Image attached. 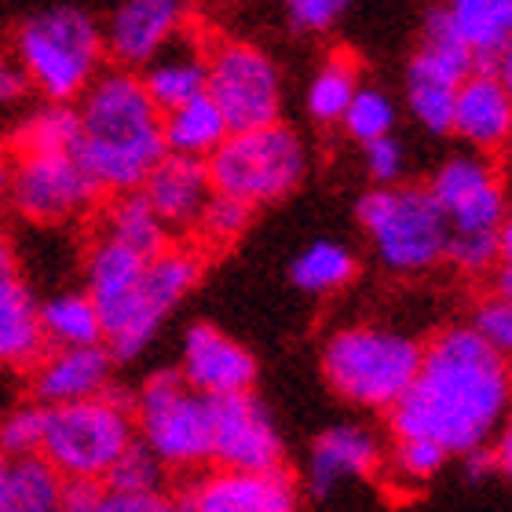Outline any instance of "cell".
Returning a JSON list of instances; mask_svg holds the SVG:
<instances>
[{
    "mask_svg": "<svg viewBox=\"0 0 512 512\" xmlns=\"http://www.w3.org/2000/svg\"><path fill=\"white\" fill-rule=\"evenodd\" d=\"M183 381L202 395H235L253 392L256 363L253 355L227 333H220L209 322H198L187 330L183 341Z\"/></svg>",
    "mask_w": 512,
    "mask_h": 512,
    "instance_id": "16",
    "label": "cell"
},
{
    "mask_svg": "<svg viewBox=\"0 0 512 512\" xmlns=\"http://www.w3.org/2000/svg\"><path fill=\"white\" fill-rule=\"evenodd\" d=\"M147 256L132 253L128 246L114 238H99L96 249L88 253L85 278H88V300L96 304L99 326H103V341L114 344L125 333L132 308H136V289L143 275Z\"/></svg>",
    "mask_w": 512,
    "mask_h": 512,
    "instance_id": "15",
    "label": "cell"
},
{
    "mask_svg": "<svg viewBox=\"0 0 512 512\" xmlns=\"http://www.w3.org/2000/svg\"><path fill=\"white\" fill-rule=\"evenodd\" d=\"M8 187H11V161L0 154V198H8Z\"/></svg>",
    "mask_w": 512,
    "mask_h": 512,
    "instance_id": "49",
    "label": "cell"
},
{
    "mask_svg": "<svg viewBox=\"0 0 512 512\" xmlns=\"http://www.w3.org/2000/svg\"><path fill=\"white\" fill-rule=\"evenodd\" d=\"M183 26V0H118L110 11L103 48L121 66H143Z\"/></svg>",
    "mask_w": 512,
    "mask_h": 512,
    "instance_id": "17",
    "label": "cell"
},
{
    "mask_svg": "<svg viewBox=\"0 0 512 512\" xmlns=\"http://www.w3.org/2000/svg\"><path fill=\"white\" fill-rule=\"evenodd\" d=\"M454 96H458V85H454V81L410 66V77H406V103H410V114H414L428 132H436V136H447L450 132V121H454Z\"/></svg>",
    "mask_w": 512,
    "mask_h": 512,
    "instance_id": "31",
    "label": "cell"
},
{
    "mask_svg": "<svg viewBox=\"0 0 512 512\" xmlns=\"http://www.w3.org/2000/svg\"><path fill=\"white\" fill-rule=\"evenodd\" d=\"M355 88H359L355 66L348 63V59H330V63L315 74V81H311V88H308L311 118L341 121L344 107H348V99L355 96Z\"/></svg>",
    "mask_w": 512,
    "mask_h": 512,
    "instance_id": "36",
    "label": "cell"
},
{
    "mask_svg": "<svg viewBox=\"0 0 512 512\" xmlns=\"http://www.w3.org/2000/svg\"><path fill=\"white\" fill-rule=\"evenodd\" d=\"M359 224L374 238L384 267L399 275H417L443 260L450 227L428 191L417 187H377L359 198Z\"/></svg>",
    "mask_w": 512,
    "mask_h": 512,
    "instance_id": "7",
    "label": "cell"
},
{
    "mask_svg": "<svg viewBox=\"0 0 512 512\" xmlns=\"http://www.w3.org/2000/svg\"><path fill=\"white\" fill-rule=\"evenodd\" d=\"M8 198L26 220L63 224L96 205L99 187L74 150H37L22 154L19 165H11Z\"/></svg>",
    "mask_w": 512,
    "mask_h": 512,
    "instance_id": "10",
    "label": "cell"
},
{
    "mask_svg": "<svg viewBox=\"0 0 512 512\" xmlns=\"http://www.w3.org/2000/svg\"><path fill=\"white\" fill-rule=\"evenodd\" d=\"M103 238H114L139 256H154L169 246V227L154 216V209L136 187V191H121L114 198V205L107 209V220H103Z\"/></svg>",
    "mask_w": 512,
    "mask_h": 512,
    "instance_id": "28",
    "label": "cell"
},
{
    "mask_svg": "<svg viewBox=\"0 0 512 512\" xmlns=\"http://www.w3.org/2000/svg\"><path fill=\"white\" fill-rule=\"evenodd\" d=\"M355 278V256L337 242H315L293 260V282L308 293H333Z\"/></svg>",
    "mask_w": 512,
    "mask_h": 512,
    "instance_id": "30",
    "label": "cell"
},
{
    "mask_svg": "<svg viewBox=\"0 0 512 512\" xmlns=\"http://www.w3.org/2000/svg\"><path fill=\"white\" fill-rule=\"evenodd\" d=\"M447 461V450L432 443V439H395V454H392V469L403 476L406 483H421L428 480L432 472H439V465Z\"/></svg>",
    "mask_w": 512,
    "mask_h": 512,
    "instance_id": "38",
    "label": "cell"
},
{
    "mask_svg": "<svg viewBox=\"0 0 512 512\" xmlns=\"http://www.w3.org/2000/svg\"><path fill=\"white\" fill-rule=\"evenodd\" d=\"M139 194L147 198L161 224L169 231H191L202 205L213 194V180L205 169V158H187L165 150L158 165L147 172V180L139 183Z\"/></svg>",
    "mask_w": 512,
    "mask_h": 512,
    "instance_id": "18",
    "label": "cell"
},
{
    "mask_svg": "<svg viewBox=\"0 0 512 512\" xmlns=\"http://www.w3.org/2000/svg\"><path fill=\"white\" fill-rule=\"evenodd\" d=\"M44 432V410L19 406L0 421V454H37Z\"/></svg>",
    "mask_w": 512,
    "mask_h": 512,
    "instance_id": "39",
    "label": "cell"
},
{
    "mask_svg": "<svg viewBox=\"0 0 512 512\" xmlns=\"http://www.w3.org/2000/svg\"><path fill=\"white\" fill-rule=\"evenodd\" d=\"M103 498V483L99 480H63L55 512H96Z\"/></svg>",
    "mask_w": 512,
    "mask_h": 512,
    "instance_id": "44",
    "label": "cell"
},
{
    "mask_svg": "<svg viewBox=\"0 0 512 512\" xmlns=\"http://www.w3.org/2000/svg\"><path fill=\"white\" fill-rule=\"evenodd\" d=\"M381 465V447L363 425H337L322 432L311 447L308 487L311 494L333 491L348 476H370Z\"/></svg>",
    "mask_w": 512,
    "mask_h": 512,
    "instance_id": "22",
    "label": "cell"
},
{
    "mask_svg": "<svg viewBox=\"0 0 512 512\" xmlns=\"http://www.w3.org/2000/svg\"><path fill=\"white\" fill-rule=\"evenodd\" d=\"M410 66H417V70H428V74H443L447 81L461 85V81L476 70V55H472L469 41L458 33V26L450 22L447 11L439 8L425 19L421 48H417L414 63H410Z\"/></svg>",
    "mask_w": 512,
    "mask_h": 512,
    "instance_id": "27",
    "label": "cell"
},
{
    "mask_svg": "<svg viewBox=\"0 0 512 512\" xmlns=\"http://www.w3.org/2000/svg\"><path fill=\"white\" fill-rule=\"evenodd\" d=\"M198 278H202V256L194 253V249L165 246L161 253L147 256L143 275H139L132 319H128L125 333H121L118 341L107 344L110 359H136L154 341V333L165 322V315L191 293Z\"/></svg>",
    "mask_w": 512,
    "mask_h": 512,
    "instance_id": "11",
    "label": "cell"
},
{
    "mask_svg": "<svg viewBox=\"0 0 512 512\" xmlns=\"http://www.w3.org/2000/svg\"><path fill=\"white\" fill-rule=\"evenodd\" d=\"M509 406V366L472 326H450L421 348L414 381L388 406L395 439H432L465 454L498 432Z\"/></svg>",
    "mask_w": 512,
    "mask_h": 512,
    "instance_id": "1",
    "label": "cell"
},
{
    "mask_svg": "<svg viewBox=\"0 0 512 512\" xmlns=\"http://www.w3.org/2000/svg\"><path fill=\"white\" fill-rule=\"evenodd\" d=\"M96 512H180V505L165 491L128 494V491H107L103 487V498H99Z\"/></svg>",
    "mask_w": 512,
    "mask_h": 512,
    "instance_id": "43",
    "label": "cell"
},
{
    "mask_svg": "<svg viewBox=\"0 0 512 512\" xmlns=\"http://www.w3.org/2000/svg\"><path fill=\"white\" fill-rule=\"evenodd\" d=\"M465 472H469L472 480H483V476L498 472V465H494V454H491V447H487V443L465 450Z\"/></svg>",
    "mask_w": 512,
    "mask_h": 512,
    "instance_id": "46",
    "label": "cell"
},
{
    "mask_svg": "<svg viewBox=\"0 0 512 512\" xmlns=\"http://www.w3.org/2000/svg\"><path fill=\"white\" fill-rule=\"evenodd\" d=\"M205 92L220 107L231 132L278 121V107H282L278 66L253 44L231 41L213 48L209 70H205Z\"/></svg>",
    "mask_w": 512,
    "mask_h": 512,
    "instance_id": "9",
    "label": "cell"
},
{
    "mask_svg": "<svg viewBox=\"0 0 512 512\" xmlns=\"http://www.w3.org/2000/svg\"><path fill=\"white\" fill-rule=\"evenodd\" d=\"M103 52V26L81 4H52L15 33V59L26 81L55 103H70L92 85Z\"/></svg>",
    "mask_w": 512,
    "mask_h": 512,
    "instance_id": "3",
    "label": "cell"
},
{
    "mask_svg": "<svg viewBox=\"0 0 512 512\" xmlns=\"http://www.w3.org/2000/svg\"><path fill=\"white\" fill-rule=\"evenodd\" d=\"M26 70L19 66V59L8 52H0V107H11V103H19L26 96Z\"/></svg>",
    "mask_w": 512,
    "mask_h": 512,
    "instance_id": "45",
    "label": "cell"
},
{
    "mask_svg": "<svg viewBox=\"0 0 512 512\" xmlns=\"http://www.w3.org/2000/svg\"><path fill=\"white\" fill-rule=\"evenodd\" d=\"M450 132H458L476 150H498L509 143L512 132V96L509 81L491 70H472L458 85L454 96V121Z\"/></svg>",
    "mask_w": 512,
    "mask_h": 512,
    "instance_id": "19",
    "label": "cell"
},
{
    "mask_svg": "<svg viewBox=\"0 0 512 512\" xmlns=\"http://www.w3.org/2000/svg\"><path fill=\"white\" fill-rule=\"evenodd\" d=\"M165 469H169V465H165L147 443H136V439H132L118 458H114V465H110L107 476L99 483H103L107 491H128V494L165 491Z\"/></svg>",
    "mask_w": 512,
    "mask_h": 512,
    "instance_id": "33",
    "label": "cell"
},
{
    "mask_svg": "<svg viewBox=\"0 0 512 512\" xmlns=\"http://www.w3.org/2000/svg\"><path fill=\"white\" fill-rule=\"evenodd\" d=\"M44 341L55 348H81V344H103V326H99L96 304L88 293H59L41 308Z\"/></svg>",
    "mask_w": 512,
    "mask_h": 512,
    "instance_id": "29",
    "label": "cell"
},
{
    "mask_svg": "<svg viewBox=\"0 0 512 512\" xmlns=\"http://www.w3.org/2000/svg\"><path fill=\"white\" fill-rule=\"evenodd\" d=\"M136 428L165 465L198 469L213 454V395L194 392L180 370H161L136 395Z\"/></svg>",
    "mask_w": 512,
    "mask_h": 512,
    "instance_id": "8",
    "label": "cell"
},
{
    "mask_svg": "<svg viewBox=\"0 0 512 512\" xmlns=\"http://www.w3.org/2000/svg\"><path fill=\"white\" fill-rule=\"evenodd\" d=\"M428 194L450 231H498L505 224L502 176L483 158L461 154L439 165Z\"/></svg>",
    "mask_w": 512,
    "mask_h": 512,
    "instance_id": "13",
    "label": "cell"
},
{
    "mask_svg": "<svg viewBox=\"0 0 512 512\" xmlns=\"http://www.w3.org/2000/svg\"><path fill=\"white\" fill-rule=\"evenodd\" d=\"M227 132L231 128H227L220 107L209 99V92L187 99L180 107L161 110V136H165V150H172V154L209 158Z\"/></svg>",
    "mask_w": 512,
    "mask_h": 512,
    "instance_id": "26",
    "label": "cell"
},
{
    "mask_svg": "<svg viewBox=\"0 0 512 512\" xmlns=\"http://www.w3.org/2000/svg\"><path fill=\"white\" fill-rule=\"evenodd\" d=\"M180 512H300L297 480L275 469H220L172 494Z\"/></svg>",
    "mask_w": 512,
    "mask_h": 512,
    "instance_id": "12",
    "label": "cell"
},
{
    "mask_svg": "<svg viewBox=\"0 0 512 512\" xmlns=\"http://www.w3.org/2000/svg\"><path fill=\"white\" fill-rule=\"evenodd\" d=\"M132 443L128 395L103 388L96 399H77L44 410L41 454L63 480H103L121 450Z\"/></svg>",
    "mask_w": 512,
    "mask_h": 512,
    "instance_id": "5",
    "label": "cell"
},
{
    "mask_svg": "<svg viewBox=\"0 0 512 512\" xmlns=\"http://www.w3.org/2000/svg\"><path fill=\"white\" fill-rule=\"evenodd\" d=\"M509 238V224L498 231H450L443 256L465 275H483L502 264V256L509 260Z\"/></svg>",
    "mask_w": 512,
    "mask_h": 512,
    "instance_id": "34",
    "label": "cell"
},
{
    "mask_svg": "<svg viewBox=\"0 0 512 512\" xmlns=\"http://www.w3.org/2000/svg\"><path fill=\"white\" fill-rule=\"evenodd\" d=\"M4 275H15V253H11L8 238L0 235V278Z\"/></svg>",
    "mask_w": 512,
    "mask_h": 512,
    "instance_id": "48",
    "label": "cell"
},
{
    "mask_svg": "<svg viewBox=\"0 0 512 512\" xmlns=\"http://www.w3.org/2000/svg\"><path fill=\"white\" fill-rule=\"evenodd\" d=\"M348 136L359 143H370L377 136H388L395 125V103L384 96L381 88H355V96L348 99V107L341 114Z\"/></svg>",
    "mask_w": 512,
    "mask_h": 512,
    "instance_id": "37",
    "label": "cell"
},
{
    "mask_svg": "<svg viewBox=\"0 0 512 512\" xmlns=\"http://www.w3.org/2000/svg\"><path fill=\"white\" fill-rule=\"evenodd\" d=\"M77 161L99 191H136L165 154L161 110L128 70L96 74L77 107Z\"/></svg>",
    "mask_w": 512,
    "mask_h": 512,
    "instance_id": "2",
    "label": "cell"
},
{
    "mask_svg": "<svg viewBox=\"0 0 512 512\" xmlns=\"http://www.w3.org/2000/svg\"><path fill=\"white\" fill-rule=\"evenodd\" d=\"M77 143V110L70 103H55L33 110L19 128V150L37 154V150H74Z\"/></svg>",
    "mask_w": 512,
    "mask_h": 512,
    "instance_id": "32",
    "label": "cell"
},
{
    "mask_svg": "<svg viewBox=\"0 0 512 512\" xmlns=\"http://www.w3.org/2000/svg\"><path fill=\"white\" fill-rule=\"evenodd\" d=\"M282 8H286L289 22L297 30L319 33V30H330L333 22L341 19L348 0H282Z\"/></svg>",
    "mask_w": 512,
    "mask_h": 512,
    "instance_id": "41",
    "label": "cell"
},
{
    "mask_svg": "<svg viewBox=\"0 0 512 512\" xmlns=\"http://www.w3.org/2000/svg\"><path fill=\"white\" fill-rule=\"evenodd\" d=\"M110 384V352L103 344L81 348H55L48 359L33 363V395L44 406L96 399Z\"/></svg>",
    "mask_w": 512,
    "mask_h": 512,
    "instance_id": "20",
    "label": "cell"
},
{
    "mask_svg": "<svg viewBox=\"0 0 512 512\" xmlns=\"http://www.w3.org/2000/svg\"><path fill=\"white\" fill-rule=\"evenodd\" d=\"M220 469H275L282 465V439L264 403L253 392L213 399V454Z\"/></svg>",
    "mask_w": 512,
    "mask_h": 512,
    "instance_id": "14",
    "label": "cell"
},
{
    "mask_svg": "<svg viewBox=\"0 0 512 512\" xmlns=\"http://www.w3.org/2000/svg\"><path fill=\"white\" fill-rule=\"evenodd\" d=\"M213 191L235 194L249 205L286 198L308 172V150L293 128L267 121L256 128H235L205 158Z\"/></svg>",
    "mask_w": 512,
    "mask_h": 512,
    "instance_id": "6",
    "label": "cell"
},
{
    "mask_svg": "<svg viewBox=\"0 0 512 512\" xmlns=\"http://www.w3.org/2000/svg\"><path fill=\"white\" fill-rule=\"evenodd\" d=\"M63 476L37 454H0V512H55Z\"/></svg>",
    "mask_w": 512,
    "mask_h": 512,
    "instance_id": "25",
    "label": "cell"
},
{
    "mask_svg": "<svg viewBox=\"0 0 512 512\" xmlns=\"http://www.w3.org/2000/svg\"><path fill=\"white\" fill-rule=\"evenodd\" d=\"M366 147V169H370V176H374L377 183H395L399 176H403V147H399V139L388 132V136H377L370 139V143H363Z\"/></svg>",
    "mask_w": 512,
    "mask_h": 512,
    "instance_id": "42",
    "label": "cell"
},
{
    "mask_svg": "<svg viewBox=\"0 0 512 512\" xmlns=\"http://www.w3.org/2000/svg\"><path fill=\"white\" fill-rule=\"evenodd\" d=\"M41 308L15 275L0 278V366L26 370L44 355Z\"/></svg>",
    "mask_w": 512,
    "mask_h": 512,
    "instance_id": "24",
    "label": "cell"
},
{
    "mask_svg": "<svg viewBox=\"0 0 512 512\" xmlns=\"http://www.w3.org/2000/svg\"><path fill=\"white\" fill-rule=\"evenodd\" d=\"M417 363L421 344L381 326H352L333 333L322 352V370L333 392L370 410H388L414 381Z\"/></svg>",
    "mask_w": 512,
    "mask_h": 512,
    "instance_id": "4",
    "label": "cell"
},
{
    "mask_svg": "<svg viewBox=\"0 0 512 512\" xmlns=\"http://www.w3.org/2000/svg\"><path fill=\"white\" fill-rule=\"evenodd\" d=\"M205 70H209V52L191 37H172L158 55L143 63V88L154 99L158 110H172L187 99L205 92Z\"/></svg>",
    "mask_w": 512,
    "mask_h": 512,
    "instance_id": "21",
    "label": "cell"
},
{
    "mask_svg": "<svg viewBox=\"0 0 512 512\" xmlns=\"http://www.w3.org/2000/svg\"><path fill=\"white\" fill-rule=\"evenodd\" d=\"M491 454H494V465H498V472H505L509 476L512 469V432L505 428V432H498V439L491 443Z\"/></svg>",
    "mask_w": 512,
    "mask_h": 512,
    "instance_id": "47",
    "label": "cell"
},
{
    "mask_svg": "<svg viewBox=\"0 0 512 512\" xmlns=\"http://www.w3.org/2000/svg\"><path fill=\"white\" fill-rule=\"evenodd\" d=\"M249 220H253V205L235 198V194L213 191L209 202L202 205L198 220H194V231L205 246H231L249 227Z\"/></svg>",
    "mask_w": 512,
    "mask_h": 512,
    "instance_id": "35",
    "label": "cell"
},
{
    "mask_svg": "<svg viewBox=\"0 0 512 512\" xmlns=\"http://www.w3.org/2000/svg\"><path fill=\"white\" fill-rule=\"evenodd\" d=\"M472 330L480 333V337L491 344L494 352L509 355V348H512V308H509V297L483 300L480 308H476Z\"/></svg>",
    "mask_w": 512,
    "mask_h": 512,
    "instance_id": "40",
    "label": "cell"
},
{
    "mask_svg": "<svg viewBox=\"0 0 512 512\" xmlns=\"http://www.w3.org/2000/svg\"><path fill=\"white\" fill-rule=\"evenodd\" d=\"M450 22L469 41L476 70L509 81V37H512V0H447Z\"/></svg>",
    "mask_w": 512,
    "mask_h": 512,
    "instance_id": "23",
    "label": "cell"
}]
</instances>
